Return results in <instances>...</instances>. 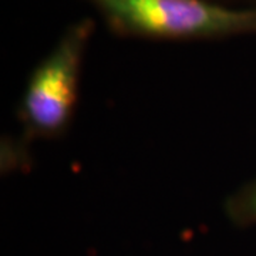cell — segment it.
<instances>
[{"label": "cell", "instance_id": "6da1fadb", "mask_svg": "<svg viewBox=\"0 0 256 256\" xmlns=\"http://www.w3.org/2000/svg\"><path fill=\"white\" fill-rule=\"evenodd\" d=\"M121 37L150 40H220L256 34V8L216 0H87Z\"/></svg>", "mask_w": 256, "mask_h": 256}, {"label": "cell", "instance_id": "7a4b0ae2", "mask_svg": "<svg viewBox=\"0 0 256 256\" xmlns=\"http://www.w3.org/2000/svg\"><path fill=\"white\" fill-rule=\"evenodd\" d=\"M96 22L82 18L67 26L48 54L28 76L20 97L18 140L26 146L62 138L73 122L82 82V64Z\"/></svg>", "mask_w": 256, "mask_h": 256}, {"label": "cell", "instance_id": "3957f363", "mask_svg": "<svg viewBox=\"0 0 256 256\" xmlns=\"http://www.w3.org/2000/svg\"><path fill=\"white\" fill-rule=\"evenodd\" d=\"M224 212L235 226L256 225V178L229 195L224 201Z\"/></svg>", "mask_w": 256, "mask_h": 256}]
</instances>
